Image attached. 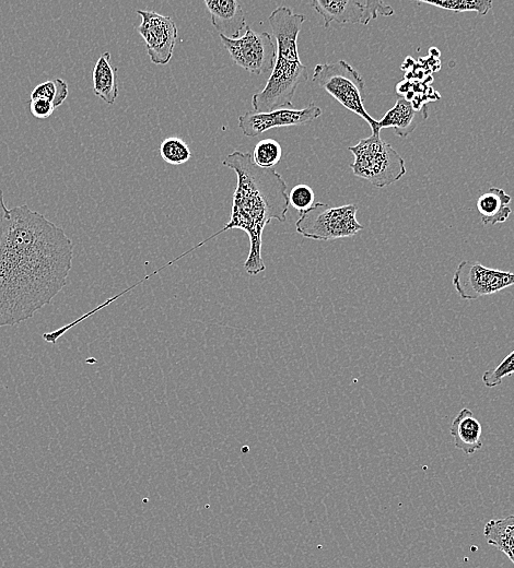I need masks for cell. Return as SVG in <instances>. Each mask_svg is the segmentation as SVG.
<instances>
[{
  "label": "cell",
  "mask_w": 514,
  "mask_h": 568,
  "mask_svg": "<svg viewBox=\"0 0 514 568\" xmlns=\"http://www.w3.org/2000/svg\"><path fill=\"white\" fill-rule=\"evenodd\" d=\"M74 244L64 229L22 205L0 220V328L28 321L67 286Z\"/></svg>",
  "instance_id": "obj_1"
},
{
  "label": "cell",
  "mask_w": 514,
  "mask_h": 568,
  "mask_svg": "<svg viewBox=\"0 0 514 568\" xmlns=\"http://www.w3.org/2000/svg\"><path fill=\"white\" fill-rule=\"evenodd\" d=\"M225 167L235 171L238 183L233 194L231 216L224 229L191 248L194 252L205 243L229 230L239 229L249 235L250 252L244 268L250 276L265 270L262 257L263 232L272 220L285 222L289 209L287 184L275 169L257 167L250 152H232Z\"/></svg>",
  "instance_id": "obj_2"
},
{
  "label": "cell",
  "mask_w": 514,
  "mask_h": 568,
  "mask_svg": "<svg viewBox=\"0 0 514 568\" xmlns=\"http://www.w3.org/2000/svg\"><path fill=\"white\" fill-rule=\"evenodd\" d=\"M305 20V16L287 7H278L268 18L276 40V59L265 88L252 98L255 112L290 109L298 87L309 79L308 68L301 63L298 52V38Z\"/></svg>",
  "instance_id": "obj_3"
},
{
  "label": "cell",
  "mask_w": 514,
  "mask_h": 568,
  "mask_svg": "<svg viewBox=\"0 0 514 568\" xmlns=\"http://www.w3.org/2000/svg\"><path fill=\"white\" fill-rule=\"evenodd\" d=\"M312 81L368 123L372 135H380L378 121L365 109V80L352 65L345 61L319 64L314 67Z\"/></svg>",
  "instance_id": "obj_4"
},
{
  "label": "cell",
  "mask_w": 514,
  "mask_h": 568,
  "mask_svg": "<svg viewBox=\"0 0 514 568\" xmlns=\"http://www.w3.org/2000/svg\"><path fill=\"white\" fill-rule=\"evenodd\" d=\"M348 150L354 155L350 164L354 175L377 188H384L403 179L407 173L405 161L380 135L361 139Z\"/></svg>",
  "instance_id": "obj_5"
},
{
  "label": "cell",
  "mask_w": 514,
  "mask_h": 568,
  "mask_svg": "<svg viewBox=\"0 0 514 568\" xmlns=\"http://www.w3.org/2000/svg\"><path fill=\"white\" fill-rule=\"evenodd\" d=\"M357 211L356 205L331 207L315 203L311 209L299 215L296 229L303 238L314 241L352 238L364 230V226L357 220Z\"/></svg>",
  "instance_id": "obj_6"
},
{
  "label": "cell",
  "mask_w": 514,
  "mask_h": 568,
  "mask_svg": "<svg viewBox=\"0 0 514 568\" xmlns=\"http://www.w3.org/2000/svg\"><path fill=\"white\" fill-rule=\"evenodd\" d=\"M452 284L463 300H477L514 286V274L463 260L454 272Z\"/></svg>",
  "instance_id": "obj_7"
},
{
  "label": "cell",
  "mask_w": 514,
  "mask_h": 568,
  "mask_svg": "<svg viewBox=\"0 0 514 568\" xmlns=\"http://www.w3.org/2000/svg\"><path fill=\"white\" fill-rule=\"evenodd\" d=\"M233 62L254 75L273 70L276 59V44L267 32L257 33L247 27L239 39L231 40L219 35Z\"/></svg>",
  "instance_id": "obj_8"
},
{
  "label": "cell",
  "mask_w": 514,
  "mask_h": 568,
  "mask_svg": "<svg viewBox=\"0 0 514 568\" xmlns=\"http://www.w3.org/2000/svg\"><path fill=\"white\" fill-rule=\"evenodd\" d=\"M310 6L324 19V28L337 25L367 26L378 17H391L394 9L379 0H313Z\"/></svg>",
  "instance_id": "obj_9"
},
{
  "label": "cell",
  "mask_w": 514,
  "mask_h": 568,
  "mask_svg": "<svg viewBox=\"0 0 514 568\" xmlns=\"http://www.w3.org/2000/svg\"><path fill=\"white\" fill-rule=\"evenodd\" d=\"M142 23L137 28L145 40L151 63L167 65L172 59L175 44L178 40V27L175 22L153 10H137Z\"/></svg>",
  "instance_id": "obj_10"
},
{
  "label": "cell",
  "mask_w": 514,
  "mask_h": 568,
  "mask_svg": "<svg viewBox=\"0 0 514 568\" xmlns=\"http://www.w3.org/2000/svg\"><path fill=\"white\" fill-rule=\"evenodd\" d=\"M322 110L311 103L302 110L278 109L272 112L250 111L239 117V127L244 136L254 138L273 128L307 125L318 120Z\"/></svg>",
  "instance_id": "obj_11"
},
{
  "label": "cell",
  "mask_w": 514,
  "mask_h": 568,
  "mask_svg": "<svg viewBox=\"0 0 514 568\" xmlns=\"http://www.w3.org/2000/svg\"><path fill=\"white\" fill-rule=\"evenodd\" d=\"M205 5L219 35L236 40L247 29L242 5L237 0H206Z\"/></svg>",
  "instance_id": "obj_12"
},
{
  "label": "cell",
  "mask_w": 514,
  "mask_h": 568,
  "mask_svg": "<svg viewBox=\"0 0 514 568\" xmlns=\"http://www.w3.org/2000/svg\"><path fill=\"white\" fill-rule=\"evenodd\" d=\"M450 434L453 437L455 448L465 455H474L483 447L482 424L470 409H462L454 418L450 426Z\"/></svg>",
  "instance_id": "obj_13"
},
{
  "label": "cell",
  "mask_w": 514,
  "mask_h": 568,
  "mask_svg": "<svg viewBox=\"0 0 514 568\" xmlns=\"http://www.w3.org/2000/svg\"><path fill=\"white\" fill-rule=\"evenodd\" d=\"M512 197L504 189L492 187L477 200V210L484 226H496L505 223L511 216L509 207Z\"/></svg>",
  "instance_id": "obj_14"
},
{
  "label": "cell",
  "mask_w": 514,
  "mask_h": 568,
  "mask_svg": "<svg viewBox=\"0 0 514 568\" xmlns=\"http://www.w3.org/2000/svg\"><path fill=\"white\" fill-rule=\"evenodd\" d=\"M93 93L109 105L119 97L118 68L111 65V54L103 53L93 68Z\"/></svg>",
  "instance_id": "obj_15"
},
{
  "label": "cell",
  "mask_w": 514,
  "mask_h": 568,
  "mask_svg": "<svg viewBox=\"0 0 514 568\" xmlns=\"http://www.w3.org/2000/svg\"><path fill=\"white\" fill-rule=\"evenodd\" d=\"M419 115L420 111L415 109L413 103L401 97L382 120L378 121L379 128H393L396 136L406 138L417 128Z\"/></svg>",
  "instance_id": "obj_16"
},
{
  "label": "cell",
  "mask_w": 514,
  "mask_h": 568,
  "mask_svg": "<svg viewBox=\"0 0 514 568\" xmlns=\"http://www.w3.org/2000/svg\"><path fill=\"white\" fill-rule=\"evenodd\" d=\"M484 536L490 546L505 553L514 565V516L493 519L484 528Z\"/></svg>",
  "instance_id": "obj_17"
},
{
  "label": "cell",
  "mask_w": 514,
  "mask_h": 568,
  "mask_svg": "<svg viewBox=\"0 0 514 568\" xmlns=\"http://www.w3.org/2000/svg\"><path fill=\"white\" fill-rule=\"evenodd\" d=\"M419 3L454 11V13H476L480 16H486L493 8L492 0H434V2L420 0Z\"/></svg>",
  "instance_id": "obj_18"
},
{
  "label": "cell",
  "mask_w": 514,
  "mask_h": 568,
  "mask_svg": "<svg viewBox=\"0 0 514 568\" xmlns=\"http://www.w3.org/2000/svg\"><path fill=\"white\" fill-rule=\"evenodd\" d=\"M69 96V87L63 79H54L43 82L35 87L31 93V100H45L53 104L54 108L60 106Z\"/></svg>",
  "instance_id": "obj_19"
},
{
  "label": "cell",
  "mask_w": 514,
  "mask_h": 568,
  "mask_svg": "<svg viewBox=\"0 0 514 568\" xmlns=\"http://www.w3.org/2000/svg\"><path fill=\"white\" fill-rule=\"evenodd\" d=\"M253 161L262 169H274L275 165L282 160L283 148L274 139H264L255 146Z\"/></svg>",
  "instance_id": "obj_20"
},
{
  "label": "cell",
  "mask_w": 514,
  "mask_h": 568,
  "mask_svg": "<svg viewBox=\"0 0 514 568\" xmlns=\"http://www.w3.org/2000/svg\"><path fill=\"white\" fill-rule=\"evenodd\" d=\"M160 155L163 161L175 167L189 162L192 152L185 142L178 137H170L162 141Z\"/></svg>",
  "instance_id": "obj_21"
},
{
  "label": "cell",
  "mask_w": 514,
  "mask_h": 568,
  "mask_svg": "<svg viewBox=\"0 0 514 568\" xmlns=\"http://www.w3.org/2000/svg\"><path fill=\"white\" fill-rule=\"evenodd\" d=\"M514 374V350L500 362L495 369L486 371L482 381L487 388H495L501 385L506 377Z\"/></svg>",
  "instance_id": "obj_22"
},
{
  "label": "cell",
  "mask_w": 514,
  "mask_h": 568,
  "mask_svg": "<svg viewBox=\"0 0 514 568\" xmlns=\"http://www.w3.org/2000/svg\"><path fill=\"white\" fill-rule=\"evenodd\" d=\"M289 205L294 207L299 215L311 209L317 201L313 189L306 184H299L291 189L288 195Z\"/></svg>",
  "instance_id": "obj_23"
},
{
  "label": "cell",
  "mask_w": 514,
  "mask_h": 568,
  "mask_svg": "<svg viewBox=\"0 0 514 568\" xmlns=\"http://www.w3.org/2000/svg\"><path fill=\"white\" fill-rule=\"evenodd\" d=\"M53 104L45 100H31L30 111L35 118L45 120L49 118L55 111Z\"/></svg>",
  "instance_id": "obj_24"
},
{
  "label": "cell",
  "mask_w": 514,
  "mask_h": 568,
  "mask_svg": "<svg viewBox=\"0 0 514 568\" xmlns=\"http://www.w3.org/2000/svg\"><path fill=\"white\" fill-rule=\"evenodd\" d=\"M7 211H8V208H7L6 203H5L4 193H3L2 189H0V220H2L4 218Z\"/></svg>",
  "instance_id": "obj_25"
}]
</instances>
